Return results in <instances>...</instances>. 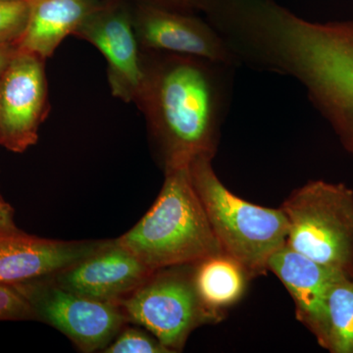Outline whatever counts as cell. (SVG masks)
Segmentation results:
<instances>
[{
  "label": "cell",
  "instance_id": "ffe728a7",
  "mask_svg": "<svg viewBox=\"0 0 353 353\" xmlns=\"http://www.w3.org/2000/svg\"><path fill=\"white\" fill-rule=\"evenodd\" d=\"M119 1L134 2L139 4L162 7L180 12L194 14L196 10V0H119Z\"/></svg>",
  "mask_w": 353,
  "mask_h": 353
},
{
  "label": "cell",
  "instance_id": "7402d4cb",
  "mask_svg": "<svg viewBox=\"0 0 353 353\" xmlns=\"http://www.w3.org/2000/svg\"><path fill=\"white\" fill-rule=\"evenodd\" d=\"M17 51L16 43L0 44V75Z\"/></svg>",
  "mask_w": 353,
  "mask_h": 353
},
{
  "label": "cell",
  "instance_id": "4fadbf2b",
  "mask_svg": "<svg viewBox=\"0 0 353 353\" xmlns=\"http://www.w3.org/2000/svg\"><path fill=\"white\" fill-rule=\"evenodd\" d=\"M268 270L273 272L289 290L296 304V319L314 334L321 345L330 290L348 275L308 259L288 243L271 255Z\"/></svg>",
  "mask_w": 353,
  "mask_h": 353
},
{
  "label": "cell",
  "instance_id": "9a60e30c",
  "mask_svg": "<svg viewBox=\"0 0 353 353\" xmlns=\"http://www.w3.org/2000/svg\"><path fill=\"white\" fill-rule=\"evenodd\" d=\"M248 273L238 261L225 253L194 265V283L197 294L206 307L222 313L243 296Z\"/></svg>",
  "mask_w": 353,
  "mask_h": 353
},
{
  "label": "cell",
  "instance_id": "7a4b0ae2",
  "mask_svg": "<svg viewBox=\"0 0 353 353\" xmlns=\"http://www.w3.org/2000/svg\"><path fill=\"white\" fill-rule=\"evenodd\" d=\"M164 172L163 187L152 208L117 241L153 271L224 253L192 185L189 165Z\"/></svg>",
  "mask_w": 353,
  "mask_h": 353
},
{
  "label": "cell",
  "instance_id": "30bf717a",
  "mask_svg": "<svg viewBox=\"0 0 353 353\" xmlns=\"http://www.w3.org/2000/svg\"><path fill=\"white\" fill-rule=\"evenodd\" d=\"M134 4L131 7L132 26L141 50L203 58L230 66L240 64L210 23L194 14Z\"/></svg>",
  "mask_w": 353,
  "mask_h": 353
},
{
  "label": "cell",
  "instance_id": "d6986e66",
  "mask_svg": "<svg viewBox=\"0 0 353 353\" xmlns=\"http://www.w3.org/2000/svg\"><path fill=\"white\" fill-rule=\"evenodd\" d=\"M32 319L34 311L25 297L13 285L0 284V321Z\"/></svg>",
  "mask_w": 353,
  "mask_h": 353
},
{
  "label": "cell",
  "instance_id": "8fae6325",
  "mask_svg": "<svg viewBox=\"0 0 353 353\" xmlns=\"http://www.w3.org/2000/svg\"><path fill=\"white\" fill-rule=\"evenodd\" d=\"M154 272L119 241L113 240L50 278L70 292L119 305Z\"/></svg>",
  "mask_w": 353,
  "mask_h": 353
},
{
  "label": "cell",
  "instance_id": "6da1fadb",
  "mask_svg": "<svg viewBox=\"0 0 353 353\" xmlns=\"http://www.w3.org/2000/svg\"><path fill=\"white\" fill-rule=\"evenodd\" d=\"M143 88L136 105L163 168L214 157L234 66L143 50Z\"/></svg>",
  "mask_w": 353,
  "mask_h": 353
},
{
  "label": "cell",
  "instance_id": "7c38bea8",
  "mask_svg": "<svg viewBox=\"0 0 353 353\" xmlns=\"http://www.w3.org/2000/svg\"><path fill=\"white\" fill-rule=\"evenodd\" d=\"M108 241H57L24 232L0 234V284L50 277L90 256Z\"/></svg>",
  "mask_w": 353,
  "mask_h": 353
},
{
  "label": "cell",
  "instance_id": "3957f363",
  "mask_svg": "<svg viewBox=\"0 0 353 353\" xmlns=\"http://www.w3.org/2000/svg\"><path fill=\"white\" fill-rule=\"evenodd\" d=\"M210 157L189 165L190 179L225 254L238 261L250 279L268 270V260L287 243L289 221L282 208L255 205L236 196L216 175Z\"/></svg>",
  "mask_w": 353,
  "mask_h": 353
},
{
  "label": "cell",
  "instance_id": "44dd1931",
  "mask_svg": "<svg viewBox=\"0 0 353 353\" xmlns=\"http://www.w3.org/2000/svg\"><path fill=\"white\" fill-rule=\"evenodd\" d=\"M20 231L14 221V211L8 203H0V234Z\"/></svg>",
  "mask_w": 353,
  "mask_h": 353
},
{
  "label": "cell",
  "instance_id": "52a82bcc",
  "mask_svg": "<svg viewBox=\"0 0 353 353\" xmlns=\"http://www.w3.org/2000/svg\"><path fill=\"white\" fill-rule=\"evenodd\" d=\"M13 287L29 303L37 320L54 327L83 352L105 350L129 322L117 304L70 292L50 277Z\"/></svg>",
  "mask_w": 353,
  "mask_h": 353
},
{
  "label": "cell",
  "instance_id": "603a6c76",
  "mask_svg": "<svg viewBox=\"0 0 353 353\" xmlns=\"http://www.w3.org/2000/svg\"><path fill=\"white\" fill-rule=\"evenodd\" d=\"M0 203H1V204L7 203V202L6 201H4L3 197L1 196V194H0Z\"/></svg>",
  "mask_w": 353,
  "mask_h": 353
},
{
  "label": "cell",
  "instance_id": "ba28073f",
  "mask_svg": "<svg viewBox=\"0 0 353 353\" xmlns=\"http://www.w3.org/2000/svg\"><path fill=\"white\" fill-rule=\"evenodd\" d=\"M48 110L46 60L17 50L0 75V145L22 153L36 145Z\"/></svg>",
  "mask_w": 353,
  "mask_h": 353
},
{
  "label": "cell",
  "instance_id": "5bb4252c",
  "mask_svg": "<svg viewBox=\"0 0 353 353\" xmlns=\"http://www.w3.org/2000/svg\"><path fill=\"white\" fill-rule=\"evenodd\" d=\"M29 19L17 50L46 60L103 0H27Z\"/></svg>",
  "mask_w": 353,
  "mask_h": 353
},
{
  "label": "cell",
  "instance_id": "e0dca14e",
  "mask_svg": "<svg viewBox=\"0 0 353 353\" xmlns=\"http://www.w3.org/2000/svg\"><path fill=\"white\" fill-rule=\"evenodd\" d=\"M29 19L27 0H0V44L16 43Z\"/></svg>",
  "mask_w": 353,
  "mask_h": 353
},
{
  "label": "cell",
  "instance_id": "5b68a950",
  "mask_svg": "<svg viewBox=\"0 0 353 353\" xmlns=\"http://www.w3.org/2000/svg\"><path fill=\"white\" fill-rule=\"evenodd\" d=\"M299 80L313 105L353 152V21L318 26L304 48Z\"/></svg>",
  "mask_w": 353,
  "mask_h": 353
},
{
  "label": "cell",
  "instance_id": "2e32d148",
  "mask_svg": "<svg viewBox=\"0 0 353 353\" xmlns=\"http://www.w3.org/2000/svg\"><path fill=\"white\" fill-rule=\"evenodd\" d=\"M321 347L333 353H353V277H343L330 290Z\"/></svg>",
  "mask_w": 353,
  "mask_h": 353
},
{
  "label": "cell",
  "instance_id": "ac0fdd59",
  "mask_svg": "<svg viewBox=\"0 0 353 353\" xmlns=\"http://www.w3.org/2000/svg\"><path fill=\"white\" fill-rule=\"evenodd\" d=\"M106 353H170L157 338L134 328L123 329L108 347Z\"/></svg>",
  "mask_w": 353,
  "mask_h": 353
},
{
  "label": "cell",
  "instance_id": "9c48e42d",
  "mask_svg": "<svg viewBox=\"0 0 353 353\" xmlns=\"http://www.w3.org/2000/svg\"><path fill=\"white\" fill-rule=\"evenodd\" d=\"M73 36L92 44L105 57L108 83L114 97L137 104L145 72L143 50L134 32L128 2L103 0Z\"/></svg>",
  "mask_w": 353,
  "mask_h": 353
},
{
  "label": "cell",
  "instance_id": "8992f818",
  "mask_svg": "<svg viewBox=\"0 0 353 353\" xmlns=\"http://www.w3.org/2000/svg\"><path fill=\"white\" fill-rule=\"evenodd\" d=\"M194 265L155 271L119 303L128 321L143 326L171 352H181L197 327L223 318L222 313L206 307L197 294Z\"/></svg>",
  "mask_w": 353,
  "mask_h": 353
},
{
  "label": "cell",
  "instance_id": "277c9868",
  "mask_svg": "<svg viewBox=\"0 0 353 353\" xmlns=\"http://www.w3.org/2000/svg\"><path fill=\"white\" fill-rule=\"evenodd\" d=\"M281 208L289 221L290 248L353 277L352 190L313 181L294 190Z\"/></svg>",
  "mask_w": 353,
  "mask_h": 353
}]
</instances>
